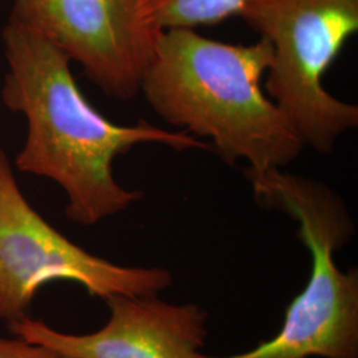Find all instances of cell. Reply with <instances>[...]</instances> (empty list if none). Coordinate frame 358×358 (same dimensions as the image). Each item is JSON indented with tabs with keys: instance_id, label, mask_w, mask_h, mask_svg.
Wrapping results in <instances>:
<instances>
[{
	"instance_id": "obj_9",
	"label": "cell",
	"mask_w": 358,
	"mask_h": 358,
	"mask_svg": "<svg viewBox=\"0 0 358 358\" xmlns=\"http://www.w3.org/2000/svg\"><path fill=\"white\" fill-rule=\"evenodd\" d=\"M0 358H71L48 346L16 337L0 336Z\"/></svg>"
},
{
	"instance_id": "obj_6",
	"label": "cell",
	"mask_w": 358,
	"mask_h": 358,
	"mask_svg": "<svg viewBox=\"0 0 358 358\" xmlns=\"http://www.w3.org/2000/svg\"><path fill=\"white\" fill-rule=\"evenodd\" d=\"M145 0H15L13 11L51 34L105 94L134 99L159 31L145 17Z\"/></svg>"
},
{
	"instance_id": "obj_5",
	"label": "cell",
	"mask_w": 358,
	"mask_h": 358,
	"mask_svg": "<svg viewBox=\"0 0 358 358\" xmlns=\"http://www.w3.org/2000/svg\"><path fill=\"white\" fill-rule=\"evenodd\" d=\"M71 280L106 299L157 296L173 276L159 267H125L92 255L56 230L28 203L0 149V320L27 317L38 289Z\"/></svg>"
},
{
	"instance_id": "obj_4",
	"label": "cell",
	"mask_w": 358,
	"mask_h": 358,
	"mask_svg": "<svg viewBox=\"0 0 358 358\" xmlns=\"http://www.w3.org/2000/svg\"><path fill=\"white\" fill-rule=\"evenodd\" d=\"M272 47L266 88L306 146L331 154L358 127V106L324 87V76L358 29V0H244L238 13Z\"/></svg>"
},
{
	"instance_id": "obj_1",
	"label": "cell",
	"mask_w": 358,
	"mask_h": 358,
	"mask_svg": "<svg viewBox=\"0 0 358 358\" xmlns=\"http://www.w3.org/2000/svg\"><path fill=\"white\" fill-rule=\"evenodd\" d=\"M8 72L3 101L26 117V143L15 165L51 179L66 194L65 214L93 226L140 201L142 192L122 187L113 162L134 146L158 143L177 152L210 149L186 131H170L146 120L117 125L84 97L71 71V59L38 23L11 13L3 29Z\"/></svg>"
},
{
	"instance_id": "obj_8",
	"label": "cell",
	"mask_w": 358,
	"mask_h": 358,
	"mask_svg": "<svg viewBox=\"0 0 358 358\" xmlns=\"http://www.w3.org/2000/svg\"><path fill=\"white\" fill-rule=\"evenodd\" d=\"M244 0H145L143 13L157 31L215 24L238 15Z\"/></svg>"
},
{
	"instance_id": "obj_3",
	"label": "cell",
	"mask_w": 358,
	"mask_h": 358,
	"mask_svg": "<svg viewBox=\"0 0 358 358\" xmlns=\"http://www.w3.org/2000/svg\"><path fill=\"white\" fill-rule=\"evenodd\" d=\"M243 173L259 205L299 223L312 271L287 308L280 332L250 352L217 358H358V273L334 262L355 232L343 199L320 180L282 169Z\"/></svg>"
},
{
	"instance_id": "obj_7",
	"label": "cell",
	"mask_w": 358,
	"mask_h": 358,
	"mask_svg": "<svg viewBox=\"0 0 358 358\" xmlns=\"http://www.w3.org/2000/svg\"><path fill=\"white\" fill-rule=\"evenodd\" d=\"M110 317L97 332L71 334L24 317L10 324L13 336L71 358H205L207 313L195 304H169L157 296L103 299Z\"/></svg>"
},
{
	"instance_id": "obj_2",
	"label": "cell",
	"mask_w": 358,
	"mask_h": 358,
	"mask_svg": "<svg viewBox=\"0 0 358 358\" xmlns=\"http://www.w3.org/2000/svg\"><path fill=\"white\" fill-rule=\"evenodd\" d=\"M271 63L266 38L229 44L194 28H170L157 36L140 92L155 115L208 138L229 165L243 161L252 171L282 169L306 145L262 90Z\"/></svg>"
}]
</instances>
